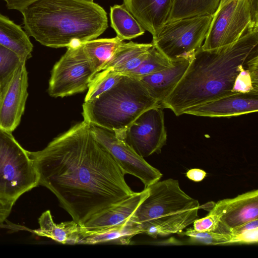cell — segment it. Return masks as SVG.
<instances>
[{
    "mask_svg": "<svg viewBox=\"0 0 258 258\" xmlns=\"http://www.w3.org/2000/svg\"><path fill=\"white\" fill-rule=\"evenodd\" d=\"M122 75L111 69L97 73L92 80L84 102L93 100L115 85Z\"/></svg>",
    "mask_w": 258,
    "mask_h": 258,
    "instance_id": "obj_27",
    "label": "cell"
},
{
    "mask_svg": "<svg viewBox=\"0 0 258 258\" xmlns=\"http://www.w3.org/2000/svg\"><path fill=\"white\" fill-rule=\"evenodd\" d=\"M0 44L17 53L23 60L32 57L33 45L24 30L0 13Z\"/></svg>",
    "mask_w": 258,
    "mask_h": 258,
    "instance_id": "obj_21",
    "label": "cell"
},
{
    "mask_svg": "<svg viewBox=\"0 0 258 258\" xmlns=\"http://www.w3.org/2000/svg\"><path fill=\"white\" fill-rule=\"evenodd\" d=\"M39 185V176L28 151L12 133L0 129V201L13 206L23 194Z\"/></svg>",
    "mask_w": 258,
    "mask_h": 258,
    "instance_id": "obj_6",
    "label": "cell"
},
{
    "mask_svg": "<svg viewBox=\"0 0 258 258\" xmlns=\"http://www.w3.org/2000/svg\"><path fill=\"white\" fill-rule=\"evenodd\" d=\"M111 26L122 40H131L143 35L145 30L123 5L110 7Z\"/></svg>",
    "mask_w": 258,
    "mask_h": 258,
    "instance_id": "obj_22",
    "label": "cell"
},
{
    "mask_svg": "<svg viewBox=\"0 0 258 258\" xmlns=\"http://www.w3.org/2000/svg\"><path fill=\"white\" fill-rule=\"evenodd\" d=\"M193 223V228L199 232L211 231L214 225V222L212 218L209 214L201 219H197Z\"/></svg>",
    "mask_w": 258,
    "mask_h": 258,
    "instance_id": "obj_29",
    "label": "cell"
},
{
    "mask_svg": "<svg viewBox=\"0 0 258 258\" xmlns=\"http://www.w3.org/2000/svg\"><path fill=\"white\" fill-rule=\"evenodd\" d=\"M147 196L129 220L153 238L179 234L198 219L200 206L172 178L156 182L146 187Z\"/></svg>",
    "mask_w": 258,
    "mask_h": 258,
    "instance_id": "obj_4",
    "label": "cell"
},
{
    "mask_svg": "<svg viewBox=\"0 0 258 258\" xmlns=\"http://www.w3.org/2000/svg\"><path fill=\"white\" fill-rule=\"evenodd\" d=\"M258 30L249 0H221L201 47L209 50L234 43L248 30Z\"/></svg>",
    "mask_w": 258,
    "mask_h": 258,
    "instance_id": "obj_8",
    "label": "cell"
},
{
    "mask_svg": "<svg viewBox=\"0 0 258 258\" xmlns=\"http://www.w3.org/2000/svg\"><path fill=\"white\" fill-rule=\"evenodd\" d=\"M13 206L0 201V225L2 224L9 216Z\"/></svg>",
    "mask_w": 258,
    "mask_h": 258,
    "instance_id": "obj_31",
    "label": "cell"
},
{
    "mask_svg": "<svg viewBox=\"0 0 258 258\" xmlns=\"http://www.w3.org/2000/svg\"><path fill=\"white\" fill-rule=\"evenodd\" d=\"M212 16L186 18L164 24L153 37L151 43L172 61L191 60L206 38Z\"/></svg>",
    "mask_w": 258,
    "mask_h": 258,
    "instance_id": "obj_7",
    "label": "cell"
},
{
    "mask_svg": "<svg viewBox=\"0 0 258 258\" xmlns=\"http://www.w3.org/2000/svg\"><path fill=\"white\" fill-rule=\"evenodd\" d=\"M190 60L172 61V66L158 72L139 78L150 95L162 103L172 92L181 79L190 63Z\"/></svg>",
    "mask_w": 258,
    "mask_h": 258,
    "instance_id": "obj_17",
    "label": "cell"
},
{
    "mask_svg": "<svg viewBox=\"0 0 258 258\" xmlns=\"http://www.w3.org/2000/svg\"><path fill=\"white\" fill-rule=\"evenodd\" d=\"M152 46L151 43L123 42L114 52L102 70L111 69L122 75L131 72L142 63L148 55Z\"/></svg>",
    "mask_w": 258,
    "mask_h": 258,
    "instance_id": "obj_19",
    "label": "cell"
},
{
    "mask_svg": "<svg viewBox=\"0 0 258 258\" xmlns=\"http://www.w3.org/2000/svg\"><path fill=\"white\" fill-rule=\"evenodd\" d=\"M172 63L153 45L142 63L136 69L123 75L139 78L167 69Z\"/></svg>",
    "mask_w": 258,
    "mask_h": 258,
    "instance_id": "obj_25",
    "label": "cell"
},
{
    "mask_svg": "<svg viewBox=\"0 0 258 258\" xmlns=\"http://www.w3.org/2000/svg\"><path fill=\"white\" fill-rule=\"evenodd\" d=\"M118 37L100 38L82 43L84 50L93 69L101 71L118 46L123 42Z\"/></svg>",
    "mask_w": 258,
    "mask_h": 258,
    "instance_id": "obj_23",
    "label": "cell"
},
{
    "mask_svg": "<svg viewBox=\"0 0 258 258\" xmlns=\"http://www.w3.org/2000/svg\"><path fill=\"white\" fill-rule=\"evenodd\" d=\"M258 110V93H237L186 109L183 114L210 117H231Z\"/></svg>",
    "mask_w": 258,
    "mask_h": 258,
    "instance_id": "obj_14",
    "label": "cell"
},
{
    "mask_svg": "<svg viewBox=\"0 0 258 258\" xmlns=\"http://www.w3.org/2000/svg\"><path fill=\"white\" fill-rule=\"evenodd\" d=\"M26 61L0 85V129L12 133L19 125L28 96Z\"/></svg>",
    "mask_w": 258,
    "mask_h": 258,
    "instance_id": "obj_13",
    "label": "cell"
},
{
    "mask_svg": "<svg viewBox=\"0 0 258 258\" xmlns=\"http://www.w3.org/2000/svg\"><path fill=\"white\" fill-rule=\"evenodd\" d=\"M29 36L51 48L96 39L108 28L104 9L90 0H37L20 11Z\"/></svg>",
    "mask_w": 258,
    "mask_h": 258,
    "instance_id": "obj_3",
    "label": "cell"
},
{
    "mask_svg": "<svg viewBox=\"0 0 258 258\" xmlns=\"http://www.w3.org/2000/svg\"><path fill=\"white\" fill-rule=\"evenodd\" d=\"M148 194L147 188L141 192H134L130 197L94 216L81 226L85 230L92 231L123 224L129 220Z\"/></svg>",
    "mask_w": 258,
    "mask_h": 258,
    "instance_id": "obj_16",
    "label": "cell"
},
{
    "mask_svg": "<svg viewBox=\"0 0 258 258\" xmlns=\"http://www.w3.org/2000/svg\"><path fill=\"white\" fill-rule=\"evenodd\" d=\"M23 60L17 53L0 44V85L5 81Z\"/></svg>",
    "mask_w": 258,
    "mask_h": 258,
    "instance_id": "obj_28",
    "label": "cell"
},
{
    "mask_svg": "<svg viewBox=\"0 0 258 258\" xmlns=\"http://www.w3.org/2000/svg\"><path fill=\"white\" fill-rule=\"evenodd\" d=\"M221 0H173L166 23L186 18L211 15L217 10Z\"/></svg>",
    "mask_w": 258,
    "mask_h": 258,
    "instance_id": "obj_24",
    "label": "cell"
},
{
    "mask_svg": "<svg viewBox=\"0 0 258 258\" xmlns=\"http://www.w3.org/2000/svg\"><path fill=\"white\" fill-rule=\"evenodd\" d=\"M258 60V30H248L231 44L195 53L183 76L160 104L176 116L187 108L233 92L239 73Z\"/></svg>",
    "mask_w": 258,
    "mask_h": 258,
    "instance_id": "obj_2",
    "label": "cell"
},
{
    "mask_svg": "<svg viewBox=\"0 0 258 258\" xmlns=\"http://www.w3.org/2000/svg\"><path fill=\"white\" fill-rule=\"evenodd\" d=\"M179 234L187 236L188 242L190 244L210 245L238 244L236 236L231 233H221L213 231L199 232L193 228H190Z\"/></svg>",
    "mask_w": 258,
    "mask_h": 258,
    "instance_id": "obj_26",
    "label": "cell"
},
{
    "mask_svg": "<svg viewBox=\"0 0 258 258\" xmlns=\"http://www.w3.org/2000/svg\"><path fill=\"white\" fill-rule=\"evenodd\" d=\"M67 48L51 72L48 92L54 98L69 96L85 91L97 74L84 50L82 43Z\"/></svg>",
    "mask_w": 258,
    "mask_h": 258,
    "instance_id": "obj_9",
    "label": "cell"
},
{
    "mask_svg": "<svg viewBox=\"0 0 258 258\" xmlns=\"http://www.w3.org/2000/svg\"><path fill=\"white\" fill-rule=\"evenodd\" d=\"M115 135L143 158L160 153L167 141L163 108L157 106L146 110Z\"/></svg>",
    "mask_w": 258,
    "mask_h": 258,
    "instance_id": "obj_10",
    "label": "cell"
},
{
    "mask_svg": "<svg viewBox=\"0 0 258 258\" xmlns=\"http://www.w3.org/2000/svg\"><path fill=\"white\" fill-rule=\"evenodd\" d=\"M206 172L199 168H193L189 170L186 173L187 177L196 182L203 180L206 176Z\"/></svg>",
    "mask_w": 258,
    "mask_h": 258,
    "instance_id": "obj_30",
    "label": "cell"
},
{
    "mask_svg": "<svg viewBox=\"0 0 258 258\" xmlns=\"http://www.w3.org/2000/svg\"><path fill=\"white\" fill-rule=\"evenodd\" d=\"M142 233L139 226L130 220L117 226L92 231L85 230L81 226L78 244L110 243L126 245L133 236Z\"/></svg>",
    "mask_w": 258,
    "mask_h": 258,
    "instance_id": "obj_18",
    "label": "cell"
},
{
    "mask_svg": "<svg viewBox=\"0 0 258 258\" xmlns=\"http://www.w3.org/2000/svg\"><path fill=\"white\" fill-rule=\"evenodd\" d=\"M143 28L155 36L168 20L173 0H123Z\"/></svg>",
    "mask_w": 258,
    "mask_h": 258,
    "instance_id": "obj_15",
    "label": "cell"
},
{
    "mask_svg": "<svg viewBox=\"0 0 258 258\" xmlns=\"http://www.w3.org/2000/svg\"><path fill=\"white\" fill-rule=\"evenodd\" d=\"M38 223L39 228L33 231L35 234L51 238L62 244H78L81 226L74 221L55 224L50 211L47 210L41 214Z\"/></svg>",
    "mask_w": 258,
    "mask_h": 258,
    "instance_id": "obj_20",
    "label": "cell"
},
{
    "mask_svg": "<svg viewBox=\"0 0 258 258\" xmlns=\"http://www.w3.org/2000/svg\"><path fill=\"white\" fill-rule=\"evenodd\" d=\"M208 214L214 222L211 231L231 233L246 223L258 219V190H253L213 203Z\"/></svg>",
    "mask_w": 258,
    "mask_h": 258,
    "instance_id": "obj_12",
    "label": "cell"
},
{
    "mask_svg": "<svg viewBox=\"0 0 258 258\" xmlns=\"http://www.w3.org/2000/svg\"><path fill=\"white\" fill-rule=\"evenodd\" d=\"M157 106L137 78L122 75L111 89L83 104L84 121L114 132L127 128L146 110Z\"/></svg>",
    "mask_w": 258,
    "mask_h": 258,
    "instance_id": "obj_5",
    "label": "cell"
},
{
    "mask_svg": "<svg viewBox=\"0 0 258 258\" xmlns=\"http://www.w3.org/2000/svg\"><path fill=\"white\" fill-rule=\"evenodd\" d=\"M28 154L39 185L49 189L80 226L134 192L121 168L84 120L43 149Z\"/></svg>",
    "mask_w": 258,
    "mask_h": 258,
    "instance_id": "obj_1",
    "label": "cell"
},
{
    "mask_svg": "<svg viewBox=\"0 0 258 258\" xmlns=\"http://www.w3.org/2000/svg\"><path fill=\"white\" fill-rule=\"evenodd\" d=\"M90 127L94 137L108 151L125 174L140 179L145 188L160 180L162 176L160 171L149 164L114 132L92 124Z\"/></svg>",
    "mask_w": 258,
    "mask_h": 258,
    "instance_id": "obj_11",
    "label": "cell"
}]
</instances>
